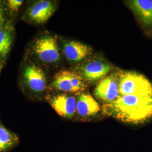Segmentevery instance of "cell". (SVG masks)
Segmentation results:
<instances>
[{"label":"cell","instance_id":"obj_10","mask_svg":"<svg viewBox=\"0 0 152 152\" xmlns=\"http://www.w3.org/2000/svg\"><path fill=\"white\" fill-rule=\"evenodd\" d=\"M100 110L98 102L87 94H81L77 99V113L80 117L87 118L95 115Z\"/></svg>","mask_w":152,"mask_h":152},{"label":"cell","instance_id":"obj_12","mask_svg":"<svg viewBox=\"0 0 152 152\" xmlns=\"http://www.w3.org/2000/svg\"><path fill=\"white\" fill-rule=\"evenodd\" d=\"M20 142V138L15 133L0 124V152L11 151Z\"/></svg>","mask_w":152,"mask_h":152},{"label":"cell","instance_id":"obj_11","mask_svg":"<svg viewBox=\"0 0 152 152\" xmlns=\"http://www.w3.org/2000/svg\"><path fill=\"white\" fill-rule=\"evenodd\" d=\"M64 53L68 60L71 61H80L91 54L92 49L80 42L72 41L64 46Z\"/></svg>","mask_w":152,"mask_h":152},{"label":"cell","instance_id":"obj_7","mask_svg":"<svg viewBox=\"0 0 152 152\" xmlns=\"http://www.w3.org/2000/svg\"><path fill=\"white\" fill-rule=\"evenodd\" d=\"M23 77L29 89L35 93L43 92L46 87V80L42 69L35 65L27 66Z\"/></svg>","mask_w":152,"mask_h":152},{"label":"cell","instance_id":"obj_8","mask_svg":"<svg viewBox=\"0 0 152 152\" xmlns=\"http://www.w3.org/2000/svg\"><path fill=\"white\" fill-rule=\"evenodd\" d=\"M56 6L51 1L42 0L34 3L29 9V18L38 24L47 22L55 11Z\"/></svg>","mask_w":152,"mask_h":152},{"label":"cell","instance_id":"obj_3","mask_svg":"<svg viewBox=\"0 0 152 152\" xmlns=\"http://www.w3.org/2000/svg\"><path fill=\"white\" fill-rule=\"evenodd\" d=\"M33 50L38 58L47 63H53L60 60V55L56 38L44 36L36 40Z\"/></svg>","mask_w":152,"mask_h":152},{"label":"cell","instance_id":"obj_5","mask_svg":"<svg viewBox=\"0 0 152 152\" xmlns=\"http://www.w3.org/2000/svg\"><path fill=\"white\" fill-rule=\"evenodd\" d=\"M48 102L60 116L65 118H72L77 112V99L66 94L51 96Z\"/></svg>","mask_w":152,"mask_h":152},{"label":"cell","instance_id":"obj_13","mask_svg":"<svg viewBox=\"0 0 152 152\" xmlns=\"http://www.w3.org/2000/svg\"><path fill=\"white\" fill-rule=\"evenodd\" d=\"M12 37L5 29H0V56L5 58L11 49Z\"/></svg>","mask_w":152,"mask_h":152},{"label":"cell","instance_id":"obj_16","mask_svg":"<svg viewBox=\"0 0 152 152\" xmlns=\"http://www.w3.org/2000/svg\"><path fill=\"white\" fill-rule=\"evenodd\" d=\"M1 66L0 65V71H1Z\"/></svg>","mask_w":152,"mask_h":152},{"label":"cell","instance_id":"obj_2","mask_svg":"<svg viewBox=\"0 0 152 152\" xmlns=\"http://www.w3.org/2000/svg\"><path fill=\"white\" fill-rule=\"evenodd\" d=\"M53 87L65 92H76L83 91L86 86L83 78L71 71H61L57 73L52 83Z\"/></svg>","mask_w":152,"mask_h":152},{"label":"cell","instance_id":"obj_6","mask_svg":"<svg viewBox=\"0 0 152 152\" xmlns=\"http://www.w3.org/2000/svg\"><path fill=\"white\" fill-rule=\"evenodd\" d=\"M118 76L112 75L102 80L94 91V95L105 103H109L118 96Z\"/></svg>","mask_w":152,"mask_h":152},{"label":"cell","instance_id":"obj_9","mask_svg":"<svg viewBox=\"0 0 152 152\" xmlns=\"http://www.w3.org/2000/svg\"><path fill=\"white\" fill-rule=\"evenodd\" d=\"M110 70L111 66L108 64L98 60H93L82 67V76L86 81H95L103 78Z\"/></svg>","mask_w":152,"mask_h":152},{"label":"cell","instance_id":"obj_4","mask_svg":"<svg viewBox=\"0 0 152 152\" xmlns=\"http://www.w3.org/2000/svg\"><path fill=\"white\" fill-rule=\"evenodd\" d=\"M127 5L145 33L152 35V0H131L127 1Z\"/></svg>","mask_w":152,"mask_h":152},{"label":"cell","instance_id":"obj_15","mask_svg":"<svg viewBox=\"0 0 152 152\" xmlns=\"http://www.w3.org/2000/svg\"><path fill=\"white\" fill-rule=\"evenodd\" d=\"M2 20H3V11L1 7H0V24L2 21Z\"/></svg>","mask_w":152,"mask_h":152},{"label":"cell","instance_id":"obj_1","mask_svg":"<svg viewBox=\"0 0 152 152\" xmlns=\"http://www.w3.org/2000/svg\"><path fill=\"white\" fill-rule=\"evenodd\" d=\"M106 115L132 124L145 122L152 118V83L147 78L131 79L119 84L118 96L104 104Z\"/></svg>","mask_w":152,"mask_h":152},{"label":"cell","instance_id":"obj_14","mask_svg":"<svg viewBox=\"0 0 152 152\" xmlns=\"http://www.w3.org/2000/svg\"><path fill=\"white\" fill-rule=\"evenodd\" d=\"M23 3V1L19 0H9L8 1V7L13 11H18L19 9Z\"/></svg>","mask_w":152,"mask_h":152}]
</instances>
